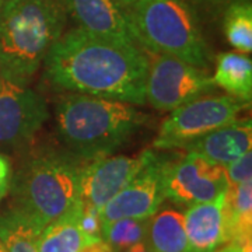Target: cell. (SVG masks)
<instances>
[{
  "instance_id": "cell-29",
  "label": "cell",
  "mask_w": 252,
  "mask_h": 252,
  "mask_svg": "<svg viewBox=\"0 0 252 252\" xmlns=\"http://www.w3.org/2000/svg\"><path fill=\"white\" fill-rule=\"evenodd\" d=\"M115 3H117L118 6H121L122 9H127V7H130L133 3H135L136 0H114Z\"/></svg>"
},
{
  "instance_id": "cell-26",
  "label": "cell",
  "mask_w": 252,
  "mask_h": 252,
  "mask_svg": "<svg viewBox=\"0 0 252 252\" xmlns=\"http://www.w3.org/2000/svg\"><path fill=\"white\" fill-rule=\"evenodd\" d=\"M0 178H11L10 161L3 154H0Z\"/></svg>"
},
{
  "instance_id": "cell-13",
  "label": "cell",
  "mask_w": 252,
  "mask_h": 252,
  "mask_svg": "<svg viewBox=\"0 0 252 252\" xmlns=\"http://www.w3.org/2000/svg\"><path fill=\"white\" fill-rule=\"evenodd\" d=\"M252 146L251 119L235 121L230 125L202 136L200 139L185 146L182 150L196 153L209 161L220 165H228L244 153L250 152Z\"/></svg>"
},
{
  "instance_id": "cell-27",
  "label": "cell",
  "mask_w": 252,
  "mask_h": 252,
  "mask_svg": "<svg viewBox=\"0 0 252 252\" xmlns=\"http://www.w3.org/2000/svg\"><path fill=\"white\" fill-rule=\"evenodd\" d=\"M118 252H152L150 251V248L147 247V244L142 241V243H137L135 245H130V247H127L125 250H121V251Z\"/></svg>"
},
{
  "instance_id": "cell-22",
  "label": "cell",
  "mask_w": 252,
  "mask_h": 252,
  "mask_svg": "<svg viewBox=\"0 0 252 252\" xmlns=\"http://www.w3.org/2000/svg\"><path fill=\"white\" fill-rule=\"evenodd\" d=\"M79 225L87 244L102 240V220L99 217V210L83 205L79 216Z\"/></svg>"
},
{
  "instance_id": "cell-32",
  "label": "cell",
  "mask_w": 252,
  "mask_h": 252,
  "mask_svg": "<svg viewBox=\"0 0 252 252\" xmlns=\"http://www.w3.org/2000/svg\"><path fill=\"white\" fill-rule=\"evenodd\" d=\"M1 4H3V0H0V6H1Z\"/></svg>"
},
{
  "instance_id": "cell-4",
  "label": "cell",
  "mask_w": 252,
  "mask_h": 252,
  "mask_svg": "<svg viewBox=\"0 0 252 252\" xmlns=\"http://www.w3.org/2000/svg\"><path fill=\"white\" fill-rule=\"evenodd\" d=\"M83 160L72 153H45L20 170L14 182V210L42 231L81 202Z\"/></svg>"
},
{
  "instance_id": "cell-9",
  "label": "cell",
  "mask_w": 252,
  "mask_h": 252,
  "mask_svg": "<svg viewBox=\"0 0 252 252\" xmlns=\"http://www.w3.org/2000/svg\"><path fill=\"white\" fill-rule=\"evenodd\" d=\"M46 101L26 84L1 79L0 144L21 146L31 140L48 119Z\"/></svg>"
},
{
  "instance_id": "cell-8",
  "label": "cell",
  "mask_w": 252,
  "mask_h": 252,
  "mask_svg": "<svg viewBox=\"0 0 252 252\" xmlns=\"http://www.w3.org/2000/svg\"><path fill=\"white\" fill-rule=\"evenodd\" d=\"M162 181L165 199L189 206L213 202L228 187L224 165L188 152L174 161L165 158Z\"/></svg>"
},
{
  "instance_id": "cell-20",
  "label": "cell",
  "mask_w": 252,
  "mask_h": 252,
  "mask_svg": "<svg viewBox=\"0 0 252 252\" xmlns=\"http://www.w3.org/2000/svg\"><path fill=\"white\" fill-rule=\"evenodd\" d=\"M224 34L228 44L243 54L252 52V6L250 0H234L224 14Z\"/></svg>"
},
{
  "instance_id": "cell-10",
  "label": "cell",
  "mask_w": 252,
  "mask_h": 252,
  "mask_svg": "<svg viewBox=\"0 0 252 252\" xmlns=\"http://www.w3.org/2000/svg\"><path fill=\"white\" fill-rule=\"evenodd\" d=\"M154 154L147 150L139 156H105L84 164L80 174L83 205L101 210L143 170Z\"/></svg>"
},
{
  "instance_id": "cell-15",
  "label": "cell",
  "mask_w": 252,
  "mask_h": 252,
  "mask_svg": "<svg viewBox=\"0 0 252 252\" xmlns=\"http://www.w3.org/2000/svg\"><path fill=\"white\" fill-rule=\"evenodd\" d=\"M225 243L251 245L252 180L228 185L224 193Z\"/></svg>"
},
{
  "instance_id": "cell-3",
  "label": "cell",
  "mask_w": 252,
  "mask_h": 252,
  "mask_svg": "<svg viewBox=\"0 0 252 252\" xmlns=\"http://www.w3.org/2000/svg\"><path fill=\"white\" fill-rule=\"evenodd\" d=\"M146 118L127 102L73 94L58 105L56 130L69 153L90 161L124 146Z\"/></svg>"
},
{
  "instance_id": "cell-14",
  "label": "cell",
  "mask_w": 252,
  "mask_h": 252,
  "mask_svg": "<svg viewBox=\"0 0 252 252\" xmlns=\"http://www.w3.org/2000/svg\"><path fill=\"white\" fill-rule=\"evenodd\" d=\"M224 193L213 202L190 205L184 213L189 252H212L225 243Z\"/></svg>"
},
{
  "instance_id": "cell-23",
  "label": "cell",
  "mask_w": 252,
  "mask_h": 252,
  "mask_svg": "<svg viewBox=\"0 0 252 252\" xmlns=\"http://www.w3.org/2000/svg\"><path fill=\"white\" fill-rule=\"evenodd\" d=\"M225 177L228 185H238L252 180V152L244 153L235 161L225 165Z\"/></svg>"
},
{
  "instance_id": "cell-19",
  "label": "cell",
  "mask_w": 252,
  "mask_h": 252,
  "mask_svg": "<svg viewBox=\"0 0 252 252\" xmlns=\"http://www.w3.org/2000/svg\"><path fill=\"white\" fill-rule=\"evenodd\" d=\"M41 230L20 212L0 215V241L7 252H38Z\"/></svg>"
},
{
  "instance_id": "cell-21",
  "label": "cell",
  "mask_w": 252,
  "mask_h": 252,
  "mask_svg": "<svg viewBox=\"0 0 252 252\" xmlns=\"http://www.w3.org/2000/svg\"><path fill=\"white\" fill-rule=\"evenodd\" d=\"M149 219H119L102 223V241L114 252L142 243L146 238Z\"/></svg>"
},
{
  "instance_id": "cell-31",
  "label": "cell",
  "mask_w": 252,
  "mask_h": 252,
  "mask_svg": "<svg viewBox=\"0 0 252 252\" xmlns=\"http://www.w3.org/2000/svg\"><path fill=\"white\" fill-rule=\"evenodd\" d=\"M0 252H7V250L4 248V245L1 244V241H0Z\"/></svg>"
},
{
  "instance_id": "cell-30",
  "label": "cell",
  "mask_w": 252,
  "mask_h": 252,
  "mask_svg": "<svg viewBox=\"0 0 252 252\" xmlns=\"http://www.w3.org/2000/svg\"><path fill=\"white\" fill-rule=\"evenodd\" d=\"M200 1H205V3H209V4H220V3H228V0H200Z\"/></svg>"
},
{
  "instance_id": "cell-5",
  "label": "cell",
  "mask_w": 252,
  "mask_h": 252,
  "mask_svg": "<svg viewBox=\"0 0 252 252\" xmlns=\"http://www.w3.org/2000/svg\"><path fill=\"white\" fill-rule=\"evenodd\" d=\"M139 46L207 67V48L184 0H136L126 9Z\"/></svg>"
},
{
  "instance_id": "cell-7",
  "label": "cell",
  "mask_w": 252,
  "mask_h": 252,
  "mask_svg": "<svg viewBox=\"0 0 252 252\" xmlns=\"http://www.w3.org/2000/svg\"><path fill=\"white\" fill-rule=\"evenodd\" d=\"M149 55L146 102L158 111H174L190 99L198 98L215 84L202 69L160 54Z\"/></svg>"
},
{
  "instance_id": "cell-12",
  "label": "cell",
  "mask_w": 252,
  "mask_h": 252,
  "mask_svg": "<svg viewBox=\"0 0 252 252\" xmlns=\"http://www.w3.org/2000/svg\"><path fill=\"white\" fill-rule=\"evenodd\" d=\"M83 31L119 44L139 45L125 9L114 0H61Z\"/></svg>"
},
{
  "instance_id": "cell-1",
  "label": "cell",
  "mask_w": 252,
  "mask_h": 252,
  "mask_svg": "<svg viewBox=\"0 0 252 252\" xmlns=\"http://www.w3.org/2000/svg\"><path fill=\"white\" fill-rule=\"evenodd\" d=\"M45 76L58 89L77 94L146 104L149 55L139 45L119 44L76 28L51 46Z\"/></svg>"
},
{
  "instance_id": "cell-18",
  "label": "cell",
  "mask_w": 252,
  "mask_h": 252,
  "mask_svg": "<svg viewBox=\"0 0 252 252\" xmlns=\"http://www.w3.org/2000/svg\"><path fill=\"white\" fill-rule=\"evenodd\" d=\"M215 86L221 87L231 97L250 102L252 97V62L245 55L220 54L217 56Z\"/></svg>"
},
{
  "instance_id": "cell-2",
  "label": "cell",
  "mask_w": 252,
  "mask_h": 252,
  "mask_svg": "<svg viewBox=\"0 0 252 252\" xmlns=\"http://www.w3.org/2000/svg\"><path fill=\"white\" fill-rule=\"evenodd\" d=\"M64 20L61 0H7L1 4V79L27 86L62 35Z\"/></svg>"
},
{
  "instance_id": "cell-24",
  "label": "cell",
  "mask_w": 252,
  "mask_h": 252,
  "mask_svg": "<svg viewBox=\"0 0 252 252\" xmlns=\"http://www.w3.org/2000/svg\"><path fill=\"white\" fill-rule=\"evenodd\" d=\"M81 252H114V251L111 250V247H109L108 244L105 243V241L99 240V241H95V243L87 244V245L83 248V251Z\"/></svg>"
},
{
  "instance_id": "cell-33",
  "label": "cell",
  "mask_w": 252,
  "mask_h": 252,
  "mask_svg": "<svg viewBox=\"0 0 252 252\" xmlns=\"http://www.w3.org/2000/svg\"><path fill=\"white\" fill-rule=\"evenodd\" d=\"M231 1H234V0H228V3H231Z\"/></svg>"
},
{
  "instance_id": "cell-17",
  "label": "cell",
  "mask_w": 252,
  "mask_h": 252,
  "mask_svg": "<svg viewBox=\"0 0 252 252\" xmlns=\"http://www.w3.org/2000/svg\"><path fill=\"white\" fill-rule=\"evenodd\" d=\"M83 203L61 219L52 221L41 231L38 238V252H81L87 241L79 225Z\"/></svg>"
},
{
  "instance_id": "cell-28",
  "label": "cell",
  "mask_w": 252,
  "mask_h": 252,
  "mask_svg": "<svg viewBox=\"0 0 252 252\" xmlns=\"http://www.w3.org/2000/svg\"><path fill=\"white\" fill-rule=\"evenodd\" d=\"M11 185V178H0V200L6 196Z\"/></svg>"
},
{
  "instance_id": "cell-11",
  "label": "cell",
  "mask_w": 252,
  "mask_h": 252,
  "mask_svg": "<svg viewBox=\"0 0 252 252\" xmlns=\"http://www.w3.org/2000/svg\"><path fill=\"white\" fill-rule=\"evenodd\" d=\"M165 158L154 154L142 171L99 210L102 223L119 219H149L165 200L162 167Z\"/></svg>"
},
{
  "instance_id": "cell-6",
  "label": "cell",
  "mask_w": 252,
  "mask_h": 252,
  "mask_svg": "<svg viewBox=\"0 0 252 252\" xmlns=\"http://www.w3.org/2000/svg\"><path fill=\"white\" fill-rule=\"evenodd\" d=\"M248 104L231 95H200L190 99L171 111L170 117L162 122L153 143L154 149L182 150L202 136L238 121Z\"/></svg>"
},
{
  "instance_id": "cell-25",
  "label": "cell",
  "mask_w": 252,
  "mask_h": 252,
  "mask_svg": "<svg viewBox=\"0 0 252 252\" xmlns=\"http://www.w3.org/2000/svg\"><path fill=\"white\" fill-rule=\"evenodd\" d=\"M212 252H251V245H240V244L228 243L225 244L224 248L219 250V251H212Z\"/></svg>"
},
{
  "instance_id": "cell-16",
  "label": "cell",
  "mask_w": 252,
  "mask_h": 252,
  "mask_svg": "<svg viewBox=\"0 0 252 252\" xmlns=\"http://www.w3.org/2000/svg\"><path fill=\"white\" fill-rule=\"evenodd\" d=\"M144 243L152 252H189L184 215L175 209H162L149 217Z\"/></svg>"
}]
</instances>
